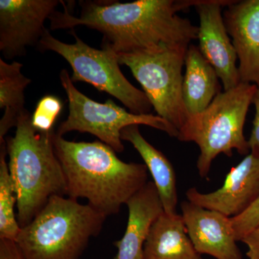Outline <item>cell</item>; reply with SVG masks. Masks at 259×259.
Instances as JSON below:
<instances>
[{"label": "cell", "instance_id": "cell-1", "mask_svg": "<svg viewBox=\"0 0 259 259\" xmlns=\"http://www.w3.org/2000/svg\"><path fill=\"white\" fill-rule=\"evenodd\" d=\"M63 13L51 15V30L83 25L103 35L102 49L115 54L155 53L197 40L198 27L177 13L193 6V0H138L121 3L80 1L79 17L70 13L66 3Z\"/></svg>", "mask_w": 259, "mask_h": 259}, {"label": "cell", "instance_id": "cell-2", "mask_svg": "<svg viewBox=\"0 0 259 259\" xmlns=\"http://www.w3.org/2000/svg\"><path fill=\"white\" fill-rule=\"evenodd\" d=\"M54 151L64 171L67 196L88 199L107 218L120 212L148 182L146 164L126 163L101 141L74 142L54 133Z\"/></svg>", "mask_w": 259, "mask_h": 259}, {"label": "cell", "instance_id": "cell-3", "mask_svg": "<svg viewBox=\"0 0 259 259\" xmlns=\"http://www.w3.org/2000/svg\"><path fill=\"white\" fill-rule=\"evenodd\" d=\"M54 133L34 127L28 112L19 121L15 136L7 138L8 167L21 228L31 222L51 197L67 195L64 171L54 151Z\"/></svg>", "mask_w": 259, "mask_h": 259}, {"label": "cell", "instance_id": "cell-4", "mask_svg": "<svg viewBox=\"0 0 259 259\" xmlns=\"http://www.w3.org/2000/svg\"><path fill=\"white\" fill-rule=\"evenodd\" d=\"M106 218L89 204L53 196L15 242L25 259H77Z\"/></svg>", "mask_w": 259, "mask_h": 259}, {"label": "cell", "instance_id": "cell-5", "mask_svg": "<svg viewBox=\"0 0 259 259\" xmlns=\"http://www.w3.org/2000/svg\"><path fill=\"white\" fill-rule=\"evenodd\" d=\"M257 89L253 83L241 82L218 94L204 111L189 115L177 139L198 146L199 177L207 178L213 161L221 153L231 157L233 150H236L239 154H249L243 128Z\"/></svg>", "mask_w": 259, "mask_h": 259}, {"label": "cell", "instance_id": "cell-6", "mask_svg": "<svg viewBox=\"0 0 259 259\" xmlns=\"http://www.w3.org/2000/svg\"><path fill=\"white\" fill-rule=\"evenodd\" d=\"M75 42L66 44L58 40L46 29L37 44L42 51H53L69 63L72 69L73 82L83 81L93 85L122 102L130 112L138 115L150 114L152 105L144 91L135 88L120 70L115 53L107 49L98 50L90 47L75 33Z\"/></svg>", "mask_w": 259, "mask_h": 259}, {"label": "cell", "instance_id": "cell-7", "mask_svg": "<svg viewBox=\"0 0 259 259\" xmlns=\"http://www.w3.org/2000/svg\"><path fill=\"white\" fill-rule=\"evenodd\" d=\"M59 76L67 96L69 113L56 131L59 136H63L71 131L88 133L96 136L116 153H122L125 149L121 131L127 126L147 125L163 131L171 137L178 136V131L159 116L127 112L110 99L105 103H99L78 90L66 69L61 70Z\"/></svg>", "mask_w": 259, "mask_h": 259}, {"label": "cell", "instance_id": "cell-8", "mask_svg": "<svg viewBox=\"0 0 259 259\" xmlns=\"http://www.w3.org/2000/svg\"><path fill=\"white\" fill-rule=\"evenodd\" d=\"M190 46L155 53L116 54L119 64L131 69L157 115L177 131L189 117L182 95L186 54Z\"/></svg>", "mask_w": 259, "mask_h": 259}, {"label": "cell", "instance_id": "cell-9", "mask_svg": "<svg viewBox=\"0 0 259 259\" xmlns=\"http://www.w3.org/2000/svg\"><path fill=\"white\" fill-rule=\"evenodd\" d=\"M59 0H0V51L6 59L25 56L37 45L46 20L56 11Z\"/></svg>", "mask_w": 259, "mask_h": 259}, {"label": "cell", "instance_id": "cell-10", "mask_svg": "<svg viewBox=\"0 0 259 259\" xmlns=\"http://www.w3.org/2000/svg\"><path fill=\"white\" fill-rule=\"evenodd\" d=\"M233 2L193 0V6L199 18L197 36L199 50L215 70L224 91L236 88L241 83L236 66L238 56L222 15V8L229 6Z\"/></svg>", "mask_w": 259, "mask_h": 259}, {"label": "cell", "instance_id": "cell-11", "mask_svg": "<svg viewBox=\"0 0 259 259\" xmlns=\"http://www.w3.org/2000/svg\"><path fill=\"white\" fill-rule=\"evenodd\" d=\"M187 201L229 218L243 214L259 197V156L250 153L226 175L221 188L202 193L196 187L186 192Z\"/></svg>", "mask_w": 259, "mask_h": 259}, {"label": "cell", "instance_id": "cell-12", "mask_svg": "<svg viewBox=\"0 0 259 259\" xmlns=\"http://www.w3.org/2000/svg\"><path fill=\"white\" fill-rule=\"evenodd\" d=\"M180 207L188 236L199 254L214 259H243L231 218L189 201L182 202Z\"/></svg>", "mask_w": 259, "mask_h": 259}, {"label": "cell", "instance_id": "cell-13", "mask_svg": "<svg viewBox=\"0 0 259 259\" xmlns=\"http://www.w3.org/2000/svg\"><path fill=\"white\" fill-rule=\"evenodd\" d=\"M223 19L239 60L240 81L259 88V0L233 2Z\"/></svg>", "mask_w": 259, "mask_h": 259}, {"label": "cell", "instance_id": "cell-14", "mask_svg": "<svg viewBox=\"0 0 259 259\" xmlns=\"http://www.w3.org/2000/svg\"><path fill=\"white\" fill-rule=\"evenodd\" d=\"M128 220L123 236L116 241L114 259H144V248L153 223L164 212L153 182L147 184L127 201Z\"/></svg>", "mask_w": 259, "mask_h": 259}, {"label": "cell", "instance_id": "cell-15", "mask_svg": "<svg viewBox=\"0 0 259 259\" xmlns=\"http://www.w3.org/2000/svg\"><path fill=\"white\" fill-rule=\"evenodd\" d=\"M139 125L127 126L121 131V139L134 146L141 155L161 198L164 212L177 214L178 192L177 176L171 162L161 151L149 144L139 131Z\"/></svg>", "mask_w": 259, "mask_h": 259}, {"label": "cell", "instance_id": "cell-16", "mask_svg": "<svg viewBox=\"0 0 259 259\" xmlns=\"http://www.w3.org/2000/svg\"><path fill=\"white\" fill-rule=\"evenodd\" d=\"M144 259H203L188 236L182 214L163 212L153 223Z\"/></svg>", "mask_w": 259, "mask_h": 259}, {"label": "cell", "instance_id": "cell-17", "mask_svg": "<svg viewBox=\"0 0 259 259\" xmlns=\"http://www.w3.org/2000/svg\"><path fill=\"white\" fill-rule=\"evenodd\" d=\"M185 66L182 83L184 102L189 115H197L204 111L221 93L219 77L199 47L192 44L187 49Z\"/></svg>", "mask_w": 259, "mask_h": 259}, {"label": "cell", "instance_id": "cell-18", "mask_svg": "<svg viewBox=\"0 0 259 259\" xmlns=\"http://www.w3.org/2000/svg\"><path fill=\"white\" fill-rule=\"evenodd\" d=\"M23 65L13 61L11 64L0 59V108L4 114L0 120V142L12 127L28 112L25 109V89L32 80L22 73Z\"/></svg>", "mask_w": 259, "mask_h": 259}, {"label": "cell", "instance_id": "cell-19", "mask_svg": "<svg viewBox=\"0 0 259 259\" xmlns=\"http://www.w3.org/2000/svg\"><path fill=\"white\" fill-rule=\"evenodd\" d=\"M6 141L0 142V238L16 241L21 231L15 217V204L18 203L13 181L6 161Z\"/></svg>", "mask_w": 259, "mask_h": 259}, {"label": "cell", "instance_id": "cell-20", "mask_svg": "<svg viewBox=\"0 0 259 259\" xmlns=\"http://www.w3.org/2000/svg\"><path fill=\"white\" fill-rule=\"evenodd\" d=\"M62 107V102L55 95H47L42 97L37 102L35 111L31 115L32 125L44 132L52 131Z\"/></svg>", "mask_w": 259, "mask_h": 259}, {"label": "cell", "instance_id": "cell-21", "mask_svg": "<svg viewBox=\"0 0 259 259\" xmlns=\"http://www.w3.org/2000/svg\"><path fill=\"white\" fill-rule=\"evenodd\" d=\"M231 219L236 241L241 242L259 225V197L243 214Z\"/></svg>", "mask_w": 259, "mask_h": 259}, {"label": "cell", "instance_id": "cell-22", "mask_svg": "<svg viewBox=\"0 0 259 259\" xmlns=\"http://www.w3.org/2000/svg\"><path fill=\"white\" fill-rule=\"evenodd\" d=\"M252 104L254 105L255 114L253 122V128L248 141L249 144L250 153H254L259 156V88L255 92Z\"/></svg>", "mask_w": 259, "mask_h": 259}, {"label": "cell", "instance_id": "cell-23", "mask_svg": "<svg viewBox=\"0 0 259 259\" xmlns=\"http://www.w3.org/2000/svg\"><path fill=\"white\" fill-rule=\"evenodd\" d=\"M0 259H25L16 242L0 238Z\"/></svg>", "mask_w": 259, "mask_h": 259}, {"label": "cell", "instance_id": "cell-24", "mask_svg": "<svg viewBox=\"0 0 259 259\" xmlns=\"http://www.w3.org/2000/svg\"><path fill=\"white\" fill-rule=\"evenodd\" d=\"M241 242L248 248L246 255L248 259H259V225Z\"/></svg>", "mask_w": 259, "mask_h": 259}]
</instances>
